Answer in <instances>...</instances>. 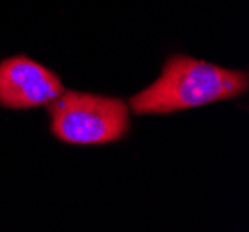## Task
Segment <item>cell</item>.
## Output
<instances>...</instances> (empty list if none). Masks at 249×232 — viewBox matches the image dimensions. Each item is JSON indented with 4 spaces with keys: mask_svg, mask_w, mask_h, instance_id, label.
I'll return each mask as SVG.
<instances>
[{
    "mask_svg": "<svg viewBox=\"0 0 249 232\" xmlns=\"http://www.w3.org/2000/svg\"><path fill=\"white\" fill-rule=\"evenodd\" d=\"M63 93L62 80L45 65L26 56H15L0 64V106L8 110H30L49 106Z\"/></svg>",
    "mask_w": 249,
    "mask_h": 232,
    "instance_id": "3",
    "label": "cell"
},
{
    "mask_svg": "<svg viewBox=\"0 0 249 232\" xmlns=\"http://www.w3.org/2000/svg\"><path fill=\"white\" fill-rule=\"evenodd\" d=\"M130 108L115 97L63 91L49 104L52 134L71 145H106L126 136Z\"/></svg>",
    "mask_w": 249,
    "mask_h": 232,
    "instance_id": "2",
    "label": "cell"
},
{
    "mask_svg": "<svg viewBox=\"0 0 249 232\" xmlns=\"http://www.w3.org/2000/svg\"><path fill=\"white\" fill-rule=\"evenodd\" d=\"M249 87L246 71L225 69L190 56H171L162 74L130 99L136 116H166L244 95Z\"/></svg>",
    "mask_w": 249,
    "mask_h": 232,
    "instance_id": "1",
    "label": "cell"
}]
</instances>
